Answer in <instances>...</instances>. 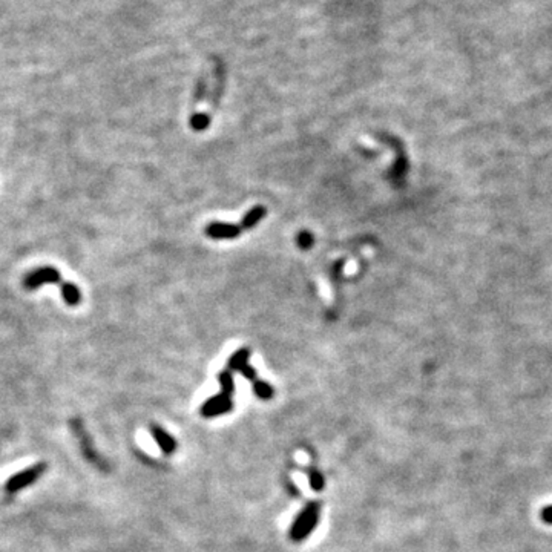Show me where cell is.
<instances>
[{"label":"cell","mask_w":552,"mask_h":552,"mask_svg":"<svg viewBox=\"0 0 552 552\" xmlns=\"http://www.w3.org/2000/svg\"><path fill=\"white\" fill-rule=\"evenodd\" d=\"M298 244L301 249H310L313 246V235L310 232L303 231L298 235Z\"/></svg>","instance_id":"13"},{"label":"cell","mask_w":552,"mask_h":552,"mask_svg":"<svg viewBox=\"0 0 552 552\" xmlns=\"http://www.w3.org/2000/svg\"><path fill=\"white\" fill-rule=\"evenodd\" d=\"M62 281L60 271L51 266H43L31 270L24 278V287L26 290H37L45 284H57Z\"/></svg>","instance_id":"3"},{"label":"cell","mask_w":552,"mask_h":552,"mask_svg":"<svg viewBox=\"0 0 552 552\" xmlns=\"http://www.w3.org/2000/svg\"><path fill=\"white\" fill-rule=\"evenodd\" d=\"M540 515H542V520L544 523H548V525H552V505L543 508Z\"/></svg>","instance_id":"14"},{"label":"cell","mask_w":552,"mask_h":552,"mask_svg":"<svg viewBox=\"0 0 552 552\" xmlns=\"http://www.w3.org/2000/svg\"><path fill=\"white\" fill-rule=\"evenodd\" d=\"M150 434H152L154 440L157 442V445L160 447L164 454H174L177 451V440L175 437L169 434L166 429H163L159 425H150L149 428Z\"/></svg>","instance_id":"6"},{"label":"cell","mask_w":552,"mask_h":552,"mask_svg":"<svg viewBox=\"0 0 552 552\" xmlns=\"http://www.w3.org/2000/svg\"><path fill=\"white\" fill-rule=\"evenodd\" d=\"M45 470H46V465L39 463V465H34V467H31V468L17 472V474L10 477L8 482H6V491L17 492L20 490L26 488V486H30L34 482H37L39 477L43 474V472H45Z\"/></svg>","instance_id":"4"},{"label":"cell","mask_w":552,"mask_h":552,"mask_svg":"<svg viewBox=\"0 0 552 552\" xmlns=\"http://www.w3.org/2000/svg\"><path fill=\"white\" fill-rule=\"evenodd\" d=\"M267 209L264 206H255L252 211H250L244 218H242V223H241V229H244V231H249V229L255 227L260 221L266 217Z\"/></svg>","instance_id":"9"},{"label":"cell","mask_w":552,"mask_h":552,"mask_svg":"<svg viewBox=\"0 0 552 552\" xmlns=\"http://www.w3.org/2000/svg\"><path fill=\"white\" fill-rule=\"evenodd\" d=\"M218 381L221 385V391L226 393L227 396L233 398L235 394V381H233V376H232V371L231 370H223L218 375Z\"/></svg>","instance_id":"10"},{"label":"cell","mask_w":552,"mask_h":552,"mask_svg":"<svg viewBox=\"0 0 552 552\" xmlns=\"http://www.w3.org/2000/svg\"><path fill=\"white\" fill-rule=\"evenodd\" d=\"M233 407H235L233 398L227 396L226 393L221 391L220 394H217V396H212L207 399L203 404L202 410H199V413H202L207 419L217 418V416H223V414L231 413L233 410Z\"/></svg>","instance_id":"5"},{"label":"cell","mask_w":552,"mask_h":552,"mask_svg":"<svg viewBox=\"0 0 552 552\" xmlns=\"http://www.w3.org/2000/svg\"><path fill=\"white\" fill-rule=\"evenodd\" d=\"M241 233V227L226 223H212L206 227V235L213 240H231Z\"/></svg>","instance_id":"7"},{"label":"cell","mask_w":552,"mask_h":552,"mask_svg":"<svg viewBox=\"0 0 552 552\" xmlns=\"http://www.w3.org/2000/svg\"><path fill=\"white\" fill-rule=\"evenodd\" d=\"M308 479H310V486L314 491L319 492L322 488H324V476L321 474L319 470L314 468L308 470Z\"/></svg>","instance_id":"12"},{"label":"cell","mask_w":552,"mask_h":552,"mask_svg":"<svg viewBox=\"0 0 552 552\" xmlns=\"http://www.w3.org/2000/svg\"><path fill=\"white\" fill-rule=\"evenodd\" d=\"M253 385V393L256 398H260L262 400H269L274 398V386L270 384L261 381V379H258L256 382L252 384Z\"/></svg>","instance_id":"11"},{"label":"cell","mask_w":552,"mask_h":552,"mask_svg":"<svg viewBox=\"0 0 552 552\" xmlns=\"http://www.w3.org/2000/svg\"><path fill=\"white\" fill-rule=\"evenodd\" d=\"M319 515H321L319 501H310V504H307L304 510L298 514V517L292 523L290 539L298 543L305 540L307 537L314 531V528L318 526Z\"/></svg>","instance_id":"1"},{"label":"cell","mask_w":552,"mask_h":552,"mask_svg":"<svg viewBox=\"0 0 552 552\" xmlns=\"http://www.w3.org/2000/svg\"><path fill=\"white\" fill-rule=\"evenodd\" d=\"M60 293H62V298L64 303L71 307H75L80 304L82 301V292L78 289V285H75L74 283L71 281H64L60 285Z\"/></svg>","instance_id":"8"},{"label":"cell","mask_w":552,"mask_h":552,"mask_svg":"<svg viewBox=\"0 0 552 552\" xmlns=\"http://www.w3.org/2000/svg\"><path fill=\"white\" fill-rule=\"evenodd\" d=\"M73 428H74V433L77 436L78 442H80V447L84 457L88 458V462L94 465L96 468L102 470V471H109V465L105 461V458L97 453V449L94 448V443H92L89 434L86 433V429L83 428L82 422L80 420H74L73 422Z\"/></svg>","instance_id":"2"}]
</instances>
